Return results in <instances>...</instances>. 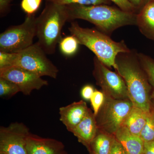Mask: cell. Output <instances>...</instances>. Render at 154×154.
<instances>
[{"mask_svg": "<svg viewBox=\"0 0 154 154\" xmlns=\"http://www.w3.org/2000/svg\"><path fill=\"white\" fill-rule=\"evenodd\" d=\"M138 53L131 50L118 54L116 59V72L124 80L128 99L134 107L146 113L152 108V88L141 66Z\"/></svg>", "mask_w": 154, "mask_h": 154, "instance_id": "6da1fadb", "label": "cell"}, {"mask_svg": "<svg viewBox=\"0 0 154 154\" xmlns=\"http://www.w3.org/2000/svg\"><path fill=\"white\" fill-rule=\"evenodd\" d=\"M66 6L69 21L76 19L86 20L108 35L120 27L136 25V14L125 12L107 5H71Z\"/></svg>", "mask_w": 154, "mask_h": 154, "instance_id": "7a4b0ae2", "label": "cell"}, {"mask_svg": "<svg viewBox=\"0 0 154 154\" xmlns=\"http://www.w3.org/2000/svg\"><path fill=\"white\" fill-rule=\"evenodd\" d=\"M69 30L80 44L85 45L107 67L116 71V59L118 54L130 51L124 41H114L109 35L95 29L84 28L77 22H72Z\"/></svg>", "mask_w": 154, "mask_h": 154, "instance_id": "3957f363", "label": "cell"}, {"mask_svg": "<svg viewBox=\"0 0 154 154\" xmlns=\"http://www.w3.org/2000/svg\"><path fill=\"white\" fill-rule=\"evenodd\" d=\"M68 21L66 6L46 1L44 10L36 20L37 42L46 54L55 53L57 45L62 38L63 28Z\"/></svg>", "mask_w": 154, "mask_h": 154, "instance_id": "277c9868", "label": "cell"}, {"mask_svg": "<svg viewBox=\"0 0 154 154\" xmlns=\"http://www.w3.org/2000/svg\"><path fill=\"white\" fill-rule=\"evenodd\" d=\"M105 101L95 116L98 129L114 135L123 126L133 105L129 99H115L105 96Z\"/></svg>", "mask_w": 154, "mask_h": 154, "instance_id": "5b68a950", "label": "cell"}, {"mask_svg": "<svg viewBox=\"0 0 154 154\" xmlns=\"http://www.w3.org/2000/svg\"><path fill=\"white\" fill-rule=\"evenodd\" d=\"M36 17L27 15L19 25L11 26L0 34V51L18 53L33 44L36 35Z\"/></svg>", "mask_w": 154, "mask_h": 154, "instance_id": "8992f818", "label": "cell"}, {"mask_svg": "<svg viewBox=\"0 0 154 154\" xmlns=\"http://www.w3.org/2000/svg\"><path fill=\"white\" fill-rule=\"evenodd\" d=\"M47 54L38 42L17 53L12 66H16L38 75L56 79L59 70L47 57Z\"/></svg>", "mask_w": 154, "mask_h": 154, "instance_id": "52a82bcc", "label": "cell"}, {"mask_svg": "<svg viewBox=\"0 0 154 154\" xmlns=\"http://www.w3.org/2000/svg\"><path fill=\"white\" fill-rule=\"evenodd\" d=\"M94 63L93 75L105 96L115 99H128L127 88L122 77L109 69L96 57Z\"/></svg>", "mask_w": 154, "mask_h": 154, "instance_id": "ba28073f", "label": "cell"}, {"mask_svg": "<svg viewBox=\"0 0 154 154\" xmlns=\"http://www.w3.org/2000/svg\"><path fill=\"white\" fill-rule=\"evenodd\" d=\"M30 131L24 123L15 122L0 127V152L27 154L26 142Z\"/></svg>", "mask_w": 154, "mask_h": 154, "instance_id": "9c48e42d", "label": "cell"}, {"mask_svg": "<svg viewBox=\"0 0 154 154\" xmlns=\"http://www.w3.org/2000/svg\"><path fill=\"white\" fill-rule=\"evenodd\" d=\"M0 77L15 83L25 96L30 95L34 90H40L48 84V81L38 75L16 66L0 69Z\"/></svg>", "mask_w": 154, "mask_h": 154, "instance_id": "30bf717a", "label": "cell"}, {"mask_svg": "<svg viewBox=\"0 0 154 154\" xmlns=\"http://www.w3.org/2000/svg\"><path fill=\"white\" fill-rule=\"evenodd\" d=\"M62 142L30 133L26 142L27 154H60L64 150Z\"/></svg>", "mask_w": 154, "mask_h": 154, "instance_id": "8fae6325", "label": "cell"}, {"mask_svg": "<svg viewBox=\"0 0 154 154\" xmlns=\"http://www.w3.org/2000/svg\"><path fill=\"white\" fill-rule=\"evenodd\" d=\"M90 108L83 100L73 102L59 109L60 120L72 132L73 130L85 117Z\"/></svg>", "mask_w": 154, "mask_h": 154, "instance_id": "7c38bea8", "label": "cell"}, {"mask_svg": "<svg viewBox=\"0 0 154 154\" xmlns=\"http://www.w3.org/2000/svg\"><path fill=\"white\" fill-rule=\"evenodd\" d=\"M98 127L94 113L90 109L88 114L72 133L79 142L89 148L98 132Z\"/></svg>", "mask_w": 154, "mask_h": 154, "instance_id": "4fadbf2b", "label": "cell"}, {"mask_svg": "<svg viewBox=\"0 0 154 154\" xmlns=\"http://www.w3.org/2000/svg\"><path fill=\"white\" fill-rule=\"evenodd\" d=\"M127 154H143L144 142L138 136L128 131L122 126L114 134Z\"/></svg>", "mask_w": 154, "mask_h": 154, "instance_id": "5bb4252c", "label": "cell"}, {"mask_svg": "<svg viewBox=\"0 0 154 154\" xmlns=\"http://www.w3.org/2000/svg\"><path fill=\"white\" fill-rule=\"evenodd\" d=\"M142 34L154 41V1L137 14V24Z\"/></svg>", "mask_w": 154, "mask_h": 154, "instance_id": "9a60e30c", "label": "cell"}, {"mask_svg": "<svg viewBox=\"0 0 154 154\" xmlns=\"http://www.w3.org/2000/svg\"><path fill=\"white\" fill-rule=\"evenodd\" d=\"M146 119V113L140 108L133 106L125 119L123 126L131 133L140 137Z\"/></svg>", "mask_w": 154, "mask_h": 154, "instance_id": "2e32d148", "label": "cell"}, {"mask_svg": "<svg viewBox=\"0 0 154 154\" xmlns=\"http://www.w3.org/2000/svg\"><path fill=\"white\" fill-rule=\"evenodd\" d=\"M114 139L113 135L98 129L96 137L88 149L94 154H109Z\"/></svg>", "mask_w": 154, "mask_h": 154, "instance_id": "e0dca14e", "label": "cell"}, {"mask_svg": "<svg viewBox=\"0 0 154 154\" xmlns=\"http://www.w3.org/2000/svg\"><path fill=\"white\" fill-rule=\"evenodd\" d=\"M137 55L141 66L152 88V100L154 99V60L149 56L141 53H138Z\"/></svg>", "mask_w": 154, "mask_h": 154, "instance_id": "ac0fdd59", "label": "cell"}, {"mask_svg": "<svg viewBox=\"0 0 154 154\" xmlns=\"http://www.w3.org/2000/svg\"><path fill=\"white\" fill-rule=\"evenodd\" d=\"M60 49L62 53L66 56H71L77 52L79 45L76 38L73 35L62 38L59 43Z\"/></svg>", "mask_w": 154, "mask_h": 154, "instance_id": "d6986e66", "label": "cell"}, {"mask_svg": "<svg viewBox=\"0 0 154 154\" xmlns=\"http://www.w3.org/2000/svg\"><path fill=\"white\" fill-rule=\"evenodd\" d=\"M140 137L144 142L154 140V110L152 106L150 111L147 113L146 122L140 133Z\"/></svg>", "mask_w": 154, "mask_h": 154, "instance_id": "ffe728a7", "label": "cell"}, {"mask_svg": "<svg viewBox=\"0 0 154 154\" xmlns=\"http://www.w3.org/2000/svg\"><path fill=\"white\" fill-rule=\"evenodd\" d=\"M21 92L18 86L15 83L0 77V96L9 98Z\"/></svg>", "mask_w": 154, "mask_h": 154, "instance_id": "44dd1931", "label": "cell"}, {"mask_svg": "<svg viewBox=\"0 0 154 154\" xmlns=\"http://www.w3.org/2000/svg\"><path fill=\"white\" fill-rule=\"evenodd\" d=\"M56 4L63 5H109V0H46Z\"/></svg>", "mask_w": 154, "mask_h": 154, "instance_id": "7402d4cb", "label": "cell"}, {"mask_svg": "<svg viewBox=\"0 0 154 154\" xmlns=\"http://www.w3.org/2000/svg\"><path fill=\"white\" fill-rule=\"evenodd\" d=\"M42 0H22L21 7L27 15H33L40 7Z\"/></svg>", "mask_w": 154, "mask_h": 154, "instance_id": "603a6c76", "label": "cell"}, {"mask_svg": "<svg viewBox=\"0 0 154 154\" xmlns=\"http://www.w3.org/2000/svg\"><path fill=\"white\" fill-rule=\"evenodd\" d=\"M105 98V95L101 91H95L91 99V105L94 110V113L96 116L102 107Z\"/></svg>", "mask_w": 154, "mask_h": 154, "instance_id": "cb8c5ba5", "label": "cell"}, {"mask_svg": "<svg viewBox=\"0 0 154 154\" xmlns=\"http://www.w3.org/2000/svg\"><path fill=\"white\" fill-rule=\"evenodd\" d=\"M17 57V53L0 51V69L12 66Z\"/></svg>", "mask_w": 154, "mask_h": 154, "instance_id": "d4e9b609", "label": "cell"}, {"mask_svg": "<svg viewBox=\"0 0 154 154\" xmlns=\"http://www.w3.org/2000/svg\"><path fill=\"white\" fill-rule=\"evenodd\" d=\"M118 6L119 8L129 13L137 14L136 11L128 0H109Z\"/></svg>", "mask_w": 154, "mask_h": 154, "instance_id": "484cf974", "label": "cell"}, {"mask_svg": "<svg viewBox=\"0 0 154 154\" xmlns=\"http://www.w3.org/2000/svg\"><path fill=\"white\" fill-rule=\"evenodd\" d=\"M95 91L93 86L91 85H86L82 88L81 95L85 100H90Z\"/></svg>", "mask_w": 154, "mask_h": 154, "instance_id": "4316f807", "label": "cell"}, {"mask_svg": "<svg viewBox=\"0 0 154 154\" xmlns=\"http://www.w3.org/2000/svg\"><path fill=\"white\" fill-rule=\"evenodd\" d=\"M154 0H128L129 2L133 6L137 14L144 7L149 3Z\"/></svg>", "mask_w": 154, "mask_h": 154, "instance_id": "83f0119b", "label": "cell"}, {"mask_svg": "<svg viewBox=\"0 0 154 154\" xmlns=\"http://www.w3.org/2000/svg\"><path fill=\"white\" fill-rule=\"evenodd\" d=\"M109 154H127L121 144L115 138Z\"/></svg>", "mask_w": 154, "mask_h": 154, "instance_id": "f1b7e54d", "label": "cell"}, {"mask_svg": "<svg viewBox=\"0 0 154 154\" xmlns=\"http://www.w3.org/2000/svg\"><path fill=\"white\" fill-rule=\"evenodd\" d=\"M12 0H0V13L1 16L5 15L8 11Z\"/></svg>", "mask_w": 154, "mask_h": 154, "instance_id": "f546056e", "label": "cell"}, {"mask_svg": "<svg viewBox=\"0 0 154 154\" xmlns=\"http://www.w3.org/2000/svg\"><path fill=\"white\" fill-rule=\"evenodd\" d=\"M143 154H154V140L144 142Z\"/></svg>", "mask_w": 154, "mask_h": 154, "instance_id": "4dcf8cb0", "label": "cell"}, {"mask_svg": "<svg viewBox=\"0 0 154 154\" xmlns=\"http://www.w3.org/2000/svg\"><path fill=\"white\" fill-rule=\"evenodd\" d=\"M152 106L154 110V99H152Z\"/></svg>", "mask_w": 154, "mask_h": 154, "instance_id": "1f68e13d", "label": "cell"}, {"mask_svg": "<svg viewBox=\"0 0 154 154\" xmlns=\"http://www.w3.org/2000/svg\"><path fill=\"white\" fill-rule=\"evenodd\" d=\"M60 154H68L67 152L66 151L63 150V151L61 152Z\"/></svg>", "mask_w": 154, "mask_h": 154, "instance_id": "d6a6232c", "label": "cell"}, {"mask_svg": "<svg viewBox=\"0 0 154 154\" xmlns=\"http://www.w3.org/2000/svg\"><path fill=\"white\" fill-rule=\"evenodd\" d=\"M0 154H8L6 153L3 152H0Z\"/></svg>", "mask_w": 154, "mask_h": 154, "instance_id": "836d02e7", "label": "cell"}, {"mask_svg": "<svg viewBox=\"0 0 154 154\" xmlns=\"http://www.w3.org/2000/svg\"><path fill=\"white\" fill-rule=\"evenodd\" d=\"M90 154H94V153L92 152H90Z\"/></svg>", "mask_w": 154, "mask_h": 154, "instance_id": "e575fe53", "label": "cell"}]
</instances>
